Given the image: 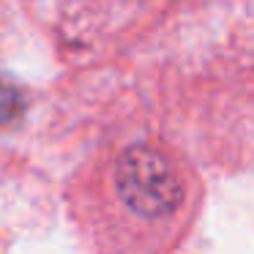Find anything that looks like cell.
<instances>
[{"label":"cell","mask_w":254,"mask_h":254,"mask_svg":"<svg viewBox=\"0 0 254 254\" xmlns=\"http://www.w3.org/2000/svg\"><path fill=\"white\" fill-rule=\"evenodd\" d=\"M22 93L17 88H11L8 82L0 79V123H8L22 112Z\"/></svg>","instance_id":"2"},{"label":"cell","mask_w":254,"mask_h":254,"mask_svg":"<svg viewBox=\"0 0 254 254\" xmlns=\"http://www.w3.org/2000/svg\"><path fill=\"white\" fill-rule=\"evenodd\" d=\"M112 191L118 205L145 224L172 219L186 199V189L172 161L150 145H134L118 156Z\"/></svg>","instance_id":"1"}]
</instances>
